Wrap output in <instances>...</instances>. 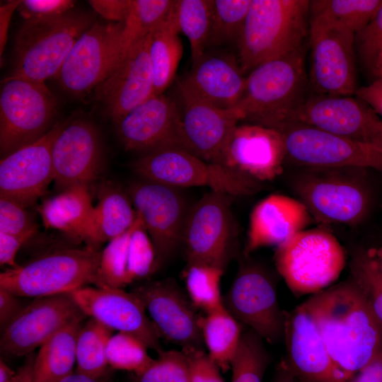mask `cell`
Here are the masks:
<instances>
[{
    "mask_svg": "<svg viewBox=\"0 0 382 382\" xmlns=\"http://www.w3.org/2000/svg\"><path fill=\"white\" fill-rule=\"evenodd\" d=\"M335 363L354 375L382 351V328L354 280L328 287L303 303Z\"/></svg>",
    "mask_w": 382,
    "mask_h": 382,
    "instance_id": "cell-1",
    "label": "cell"
},
{
    "mask_svg": "<svg viewBox=\"0 0 382 382\" xmlns=\"http://www.w3.org/2000/svg\"><path fill=\"white\" fill-rule=\"evenodd\" d=\"M308 84L300 50L254 68L234 108L242 120L282 132L296 122L308 98Z\"/></svg>",
    "mask_w": 382,
    "mask_h": 382,
    "instance_id": "cell-2",
    "label": "cell"
},
{
    "mask_svg": "<svg viewBox=\"0 0 382 382\" xmlns=\"http://www.w3.org/2000/svg\"><path fill=\"white\" fill-rule=\"evenodd\" d=\"M310 1L252 0L237 42L243 73L298 50L307 35Z\"/></svg>",
    "mask_w": 382,
    "mask_h": 382,
    "instance_id": "cell-3",
    "label": "cell"
},
{
    "mask_svg": "<svg viewBox=\"0 0 382 382\" xmlns=\"http://www.w3.org/2000/svg\"><path fill=\"white\" fill-rule=\"evenodd\" d=\"M301 168L292 179V187L316 221L355 225L366 217L371 204L363 174L366 169Z\"/></svg>",
    "mask_w": 382,
    "mask_h": 382,
    "instance_id": "cell-4",
    "label": "cell"
},
{
    "mask_svg": "<svg viewBox=\"0 0 382 382\" xmlns=\"http://www.w3.org/2000/svg\"><path fill=\"white\" fill-rule=\"evenodd\" d=\"M92 25L91 17L73 11L24 20L15 37L13 68L7 78L45 83L55 77L75 42Z\"/></svg>",
    "mask_w": 382,
    "mask_h": 382,
    "instance_id": "cell-5",
    "label": "cell"
},
{
    "mask_svg": "<svg viewBox=\"0 0 382 382\" xmlns=\"http://www.w3.org/2000/svg\"><path fill=\"white\" fill-rule=\"evenodd\" d=\"M99 248L53 250L17 268L0 274V288L21 297H44L71 293L94 284L99 286Z\"/></svg>",
    "mask_w": 382,
    "mask_h": 382,
    "instance_id": "cell-6",
    "label": "cell"
},
{
    "mask_svg": "<svg viewBox=\"0 0 382 382\" xmlns=\"http://www.w3.org/2000/svg\"><path fill=\"white\" fill-rule=\"evenodd\" d=\"M274 259L286 286L299 296L327 289L346 264V254L337 238L318 228L294 235L277 248Z\"/></svg>",
    "mask_w": 382,
    "mask_h": 382,
    "instance_id": "cell-7",
    "label": "cell"
},
{
    "mask_svg": "<svg viewBox=\"0 0 382 382\" xmlns=\"http://www.w3.org/2000/svg\"><path fill=\"white\" fill-rule=\"evenodd\" d=\"M133 168L143 179L177 188L205 186L232 197L250 196L260 190V182L178 147L144 153L134 162Z\"/></svg>",
    "mask_w": 382,
    "mask_h": 382,
    "instance_id": "cell-8",
    "label": "cell"
},
{
    "mask_svg": "<svg viewBox=\"0 0 382 382\" xmlns=\"http://www.w3.org/2000/svg\"><path fill=\"white\" fill-rule=\"evenodd\" d=\"M0 94V152L4 158L42 137L57 103L45 83L6 78Z\"/></svg>",
    "mask_w": 382,
    "mask_h": 382,
    "instance_id": "cell-9",
    "label": "cell"
},
{
    "mask_svg": "<svg viewBox=\"0 0 382 382\" xmlns=\"http://www.w3.org/2000/svg\"><path fill=\"white\" fill-rule=\"evenodd\" d=\"M286 160L300 167H351L382 172V149L295 122L282 132Z\"/></svg>",
    "mask_w": 382,
    "mask_h": 382,
    "instance_id": "cell-10",
    "label": "cell"
},
{
    "mask_svg": "<svg viewBox=\"0 0 382 382\" xmlns=\"http://www.w3.org/2000/svg\"><path fill=\"white\" fill-rule=\"evenodd\" d=\"M124 23H96L75 42L54 78L74 95L96 88L121 59Z\"/></svg>",
    "mask_w": 382,
    "mask_h": 382,
    "instance_id": "cell-11",
    "label": "cell"
},
{
    "mask_svg": "<svg viewBox=\"0 0 382 382\" xmlns=\"http://www.w3.org/2000/svg\"><path fill=\"white\" fill-rule=\"evenodd\" d=\"M231 199L211 190L190 207L182 241L187 266L207 265L224 270L234 236Z\"/></svg>",
    "mask_w": 382,
    "mask_h": 382,
    "instance_id": "cell-12",
    "label": "cell"
},
{
    "mask_svg": "<svg viewBox=\"0 0 382 382\" xmlns=\"http://www.w3.org/2000/svg\"><path fill=\"white\" fill-rule=\"evenodd\" d=\"M127 195L144 222L158 265L182 243L190 207L179 188L143 178L129 186Z\"/></svg>",
    "mask_w": 382,
    "mask_h": 382,
    "instance_id": "cell-13",
    "label": "cell"
},
{
    "mask_svg": "<svg viewBox=\"0 0 382 382\" xmlns=\"http://www.w3.org/2000/svg\"><path fill=\"white\" fill-rule=\"evenodd\" d=\"M311 69L316 94L352 96L356 85L355 34L338 25L309 18Z\"/></svg>",
    "mask_w": 382,
    "mask_h": 382,
    "instance_id": "cell-14",
    "label": "cell"
},
{
    "mask_svg": "<svg viewBox=\"0 0 382 382\" xmlns=\"http://www.w3.org/2000/svg\"><path fill=\"white\" fill-rule=\"evenodd\" d=\"M224 303L238 322L268 343H276L283 335L286 313L279 306L273 282L259 267L248 265L238 271Z\"/></svg>",
    "mask_w": 382,
    "mask_h": 382,
    "instance_id": "cell-15",
    "label": "cell"
},
{
    "mask_svg": "<svg viewBox=\"0 0 382 382\" xmlns=\"http://www.w3.org/2000/svg\"><path fill=\"white\" fill-rule=\"evenodd\" d=\"M86 316L69 293L35 298L1 332V354L27 356L57 331Z\"/></svg>",
    "mask_w": 382,
    "mask_h": 382,
    "instance_id": "cell-16",
    "label": "cell"
},
{
    "mask_svg": "<svg viewBox=\"0 0 382 382\" xmlns=\"http://www.w3.org/2000/svg\"><path fill=\"white\" fill-rule=\"evenodd\" d=\"M296 122L382 149V118L356 96H309Z\"/></svg>",
    "mask_w": 382,
    "mask_h": 382,
    "instance_id": "cell-17",
    "label": "cell"
},
{
    "mask_svg": "<svg viewBox=\"0 0 382 382\" xmlns=\"http://www.w3.org/2000/svg\"><path fill=\"white\" fill-rule=\"evenodd\" d=\"M287 366L306 382H340L354 376L332 359L320 332L303 303L286 313L284 333Z\"/></svg>",
    "mask_w": 382,
    "mask_h": 382,
    "instance_id": "cell-18",
    "label": "cell"
},
{
    "mask_svg": "<svg viewBox=\"0 0 382 382\" xmlns=\"http://www.w3.org/2000/svg\"><path fill=\"white\" fill-rule=\"evenodd\" d=\"M86 316L118 332L132 334L157 353L163 349L160 335L133 293L110 286H84L69 293Z\"/></svg>",
    "mask_w": 382,
    "mask_h": 382,
    "instance_id": "cell-19",
    "label": "cell"
},
{
    "mask_svg": "<svg viewBox=\"0 0 382 382\" xmlns=\"http://www.w3.org/2000/svg\"><path fill=\"white\" fill-rule=\"evenodd\" d=\"M132 293L144 305L160 336L180 346L185 354L202 349L201 317L175 284L152 282L137 286Z\"/></svg>",
    "mask_w": 382,
    "mask_h": 382,
    "instance_id": "cell-20",
    "label": "cell"
},
{
    "mask_svg": "<svg viewBox=\"0 0 382 382\" xmlns=\"http://www.w3.org/2000/svg\"><path fill=\"white\" fill-rule=\"evenodd\" d=\"M183 105L180 123L181 149L203 161L222 165L228 139L242 120L235 108L221 109L179 90Z\"/></svg>",
    "mask_w": 382,
    "mask_h": 382,
    "instance_id": "cell-21",
    "label": "cell"
},
{
    "mask_svg": "<svg viewBox=\"0 0 382 382\" xmlns=\"http://www.w3.org/2000/svg\"><path fill=\"white\" fill-rule=\"evenodd\" d=\"M67 121L57 123L42 137L0 161V197L32 205L54 180L52 147Z\"/></svg>",
    "mask_w": 382,
    "mask_h": 382,
    "instance_id": "cell-22",
    "label": "cell"
},
{
    "mask_svg": "<svg viewBox=\"0 0 382 382\" xmlns=\"http://www.w3.org/2000/svg\"><path fill=\"white\" fill-rule=\"evenodd\" d=\"M96 98L117 124L127 113L154 94V79L147 35L134 43L125 57L94 90Z\"/></svg>",
    "mask_w": 382,
    "mask_h": 382,
    "instance_id": "cell-23",
    "label": "cell"
},
{
    "mask_svg": "<svg viewBox=\"0 0 382 382\" xmlns=\"http://www.w3.org/2000/svg\"><path fill=\"white\" fill-rule=\"evenodd\" d=\"M181 110L163 93L154 94L116 124L120 139L127 151L144 153L166 147H180Z\"/></svg>",
    "mask_w": 382,
    "mask_h": 382,
    "instance_id": "cell-24",
    "label": "cell"
},
{
    "mask_svg": "<svg viewBox=\"0 0 382 382\" xmlns=\"http://www.w3.org/2000/svg\"><path fill=\"white\" fill-rule=\"evenodd\" d=\"M285 161L282 133L248 123L238 125L233 130L221 164L261 183L282 174Z\"/></svg>",
    "mask_w": 382,
    "mask_h": 382,
    "instance_id": "cell-25",
    "label": "cell"
},
{
    "mask_svg": "<svg viewBox=\"0 0 382 382\" xmlns=\"http://www.w3.org/2000/svg\"><path fill=\"white\" fill-rule=\"evenodd\" d=\"M54 180L63 191L88 185L99 174L101 150L94 126L84 120L67 122L52 147Z\"/></svg>",
    "mask_w": 382,
    "mask_h": 382,
    "instance_id": "cell-26",
    "label": "cell"
},
{
    "mask_svg": "<svg viewBox=\"0 0 382 382\" xmlns=\"http://www.w3.org/2000/svg\"><path fill=\"white\" fill-rule=\"evenodd\" d=\"M157 266L152 241L137 213L131 227L109 241L101 252L99 286L122 289L146 277Z\"/></svg>",
    "mask_w": 382,
    "mask_h": 382,
    "instance_id": "cell-27",
    "label": "cell"
},
{
    "mask_svg": "<svg viewBox=\"0 0 382 382\" xmlns=\"http://www.w3.org/2000/svg\"><path fill=\"white\" fill-rule=\"evenodd\" d=\"M245 79L238 61L228 53H207L177 81L178 90L221 109H232L244 91Z\"/></svg>",
    "mask_w": 382,
    "mask_h": 382,
    "instance_id": "cell-28",
    "label": "cell"
},
{
    "mask_svg": "<svg viewBox=\"0 0 382 382\" xmlns=\"http://www.w3.org/2000/svg\"><path fill=\"white\" fill-rule=\"evenodd\" d=\"M312 217L298 199L273 194L260 201L249 220L245 254L264 247L277 248L306 228Z\"/></svg>",
    "mask_w": 382,
    "mask_h": 382,
    "instance_id": "cell-29",
    "label": "cell"
},
{
    "mask_svg": "<svg viewBox=\"0 0 382 382\" xmlns=\"http://www.w3.org/2000/svg\"><path fill=\"white\" fill-rule=\"evenodd\" d=\"M38 212L46 228L61 231L91 246L94 207L87 185L71 187L46 199Z\"/></svg>",
    "mask_w": 382,
    "mask_h": 382,
    "instance_id": "cell-30",
    "label": "cell"
},
{
    "mask_svg": "<svg viewBox=\"0 0 382 382\" xmlns=\"http://www.w3.org/2000/svg\"><path fill=\"white\" fill-rule=\"evenodd\" d=\"M179 33L173 6L168 15L147 35L155 95L163 94L175 78L183 50Z\"/></svg>",
    "mask_w": 382,
    "mask_h": 382,
    "instance_id": "cell-31",
    "label": "cell"
},
{
    "mask_svg": "<svg viewBox=\"0 0 382 382\" xmlns=\"http://www.w3.org/2000/svg\"><path fill=\"white\" fill-rule=\"evenodd\" d=\"M83 320L64 327L40 347L35 359L34 382H59L73 372Z\"/></svg>",
    "mask_w": 382,
    "mask_h": 382,
    "instance_id": "cell-32",
    "label": "cell"
},
{
    "mask_svg": "<svg viewBox=\"0 0 382 382\" xmlns=\"http://www.w3.org/2000/svg\"><path fill=\"white\" fill-rule=\"evenodd\" d=\"M136 216L128 195L113 187L104 189L94 207L91 246L98 248L100 243L121 235L131 227Z\"/></svg>",
    "mask_w": 382,
    "mask_h": 382,
    "instance_id": "cell-33",
    "label": "cell"
},
{
    "mask_svg": "<svg viewBox=\"0 0 382 382\" xmlns=\"http://www.w3.org/2000/svg\"><path fill=\"white\" fill-rule=\"evenodd\" d=\"M208 355L222 371L231 368L242 335L239 322L224 307L200 318Z\"/></svg>",
    "mask_w": 382,
    "mask_h": 382,
    "instance_id": "cell-34",
    "label": "cell"
},
{
    "mask_svg": "<svg viewBox=\"0 0 382 382\" xmlns=\"http://www.w3.org/2000/svg\"><path fill=\"white\" fill-rule=\"evenodd\" d=\"M382 0L310 1L309 18L344 28L355 35L372 19Z\"/></svg>",
    "mask_w": 382,
    "mask_h": 382,
    "instance_id": "cell-35",
    "label": "cell"
},
{
    "mask_svg": "<svg viewBox=\"0 0 382 382\" xmlns=\"http://www.w3.org/2000/svg\"><path fill=\"white\" fill-rule=\"evenodd\" d=\"M113 331L90 318L82 326L77 338L76 371L100 376L112 369L108 364L107 349Z\"/></svg>",
    "mask_w": 382,
    "mask_h": 382,
    "instance_id": "cell-36",
    "label": "cell"
},
{
    "mask_svg": "<svg viewBox=\"0 0 382 382\" xmlns=\"http://www.w3.org/2000/svg\"><path fill=\"white\" fill-rule=\"evenodd\" d=\"M213 0H177L173 11L180 32L188 39L192 64L206 52Z\"/></svg>",
    "mask_w": 382,
    "mask_h": 382,
    "instance_id": "cell-37",
    "label": "cell"
},
{
    "mask_svg": "<svg viewBox=\"0 0 382 382\" xmlns=\"http://www.w3.org/2000/svg\"><path fill=\"white\" fill-rule=\"evenodd\" d=\"M174 1L173 0H131L129 10L124 22L120 62L134 43L145 37L158 23L168 15Z\"/></svg>",
    "mask_w": 382,
    "mask_h": 382,
    "instance_id": "cell-38",
    "label": "cell"
},
{
    "mask_svg": "<svg viewBox=\"0 0 382 382\" xmlns=\"http://www.w3.org/2000/svg\"><path fill=\"white\" fill-rule=\"evenodd\" d=\"M252 0H213L207 49L238 42Z\"/></svg>",
    "mask_w": 382,
    "mask_h": 382,
    "instance_id": "cell-39",
    "label": "cell"
},
{
    "mask_svg": "<svg viewBox=\"0 0 382 382\" xmlns=\"http://www.w3.org/2000/svg\"><path fill=\"white\" fill-rule=\"evenodd\" d=\"M270 362L264 340L252 330L243 332L231 361V382H262Z\"/></svg>",
    "mask_w": 382,
    "mask_h": 382,
    "instance_id": "cell-40",
    "label": "cell"
},
{
    "mask_svg": "<svg viewBox=\"0 0 382 382\" xmlns=\"http://www.w3.org/2000/svg\"><path fill=\"white\" fill-rule=\"evenodd\" d=\"M224 270L207 265L187 266L186 287L192 304L205 313L224 307L220 282Z\"/></svg>",
    "mask_w": 382,
    "mask_h": 382,
    "instance_id": "cell-41",
    "label": "cell"
},
{
    "mask_svg": "<svg viewBox=\"0 0 382 382\" xmlns=\"http://www.w3.org/2000/svg\"><path fill=\"white\" fill-rule=\"evenodd\" d=\"M350 277L364 295L382 328V272L372 251L360 250L354 254Z\"/></svg>",
    "mask_w": 382,
    "mask_h": 382,
    "instance_id": "cell-42",
    "label": "cell"
},
{
    "mask_svg": "<svg viewBox=\"0 0 382 382\" xmlns=\"http://www.w3.org/2000/svg\"><path fill=\"white\" fill-rule=\"evenodd\" d=\"M148 347L137 337L125 332H118L109 340L107 358L112 369L125 370L139 375L151 363L147 352Z\"/></svg>",
    "mask_w": 382,
    "mask_h": 382,
    "instance_id": "cell-43",
    "label": "cell"
},
{
    "mask_svg": "<svg viewBox=\"0 0 382 382\" xmlns=\"http://www.w3.org/2000/svg\"><path fill=\"white\" fill-rule=\"evenodd\" d=\"M190 374L187 354L175 349L162 350L143 372L134 374L132 382H189Z\"/></svg>",
    "mask_w": 382,
    "mask_h": 382,
    "instance_id": "cell-44",
    "label": "cell"
},
{
    "mask_svg": "<svg viewBox=\"0 0 382 382\" xmlns=\"http://www.w3.org/2000/svg\"><path fill=\"white\" fill-rule=\"evenodd\" d=\"M32 231H37V226L25 207L12 199L0 197V232L16 235Z\"/></svg>",
    "mask_w": 382,
    "mask_h": 382,
    "instance_id": "cell-45",
    "label": "cell"
},
{
    "mask_svg": "<svg viewBox=\"0 0 382 382\" xmlns=\"http://www.w3.org/2000/svg\"><path fill=\"white\" fill-rule=\"evenodd\" d=\"M369 69L382 50V4L369 23L355 35V47Z\"/></svg>",
    "mask_w": 382,
    "mask_h": 382,
    "instance_id": "cell-46",
    "label": "cell"
},
{
    "mask_svg": "<svg viewBox=\"0 0 382 382\" xmlns=\"http://www.w3.org/2000/svg\"><path fill=\"white\" fill-rule=\"evenodd\" d=\"M74 4L71 0H23L17 10L24 20L45 19L71 11Z\"/></svg>",
    "mask_w": 382,
    "mask_h": 382,
    "instance_id": "cell-47",
    "label": "cell"
},
{
    "mask_svg": "<svg viewBox=\"0 0 382 382\" xmlns=\"http://www.w3.org/2000/svg\"><path fill=\"white\" fill-rule=\"evenodd\" d=\"M186 354L190 359L189 382H224L221 369L203 349Z\"/></svg>",
    "mask_w": 382,
    "mask_h": 382,
    "instance_id": "cell-48",
    "label": "cell"
},
{
    "mask_svg": "<svg viewBox=\"0 0 382 382\" xmlns=\"http://www.w3.org/2000/svg\"><path fill=\"white\" fill-rule=\"evenodd\" d=\"M36 231L22 234H8L0 232V264L8 265L10 268L19 267L16 262V255L19 248L29 240Z\"/></svg>",
    "mask_w": 382,
    "mask_h": 382,
    "instance_id": "cell-49",
    "label": "cell"
},
{
    "mask_svg": "<svg viewBox=\"0 0 382 382\" xmlns=\"http://www.w3.org/2000/svg\"><path fill=\"white\" fill-rule=\"evenodd\" d=\"M88 2L103 18L112 23H124L131 0H90Z\"/></svg>",
    "mask_w": 382,
    "mask_h": 382,
    "instance_id": "cell-50",
    "label": "cell"
},
{
    "mask_svg": "<svg viewBox=\"0 0 382 382\" xmlns=\"http://www.w3.org/2000/svg\"><path fill=\"white\" fill-rule=\"evenodd\" d=\"M16 296L0 288V328L1 332L18 316L29 303Z\"/></svg>",
    "mask_w": 382,
    "mask_h": 382,
    "instance_id": "cell-51",
    "label": "cell"
},
{
    "mask_svg": "<svg viewBox=\"0 0 382 382\" xmlns=\"http://www.w3.org/2000/svg\"><path fill=\"white\" fill-rule=\"evenodd\" d=\"M355 96L369 105L382 118V81L374 80L358 88Z\"/></svg>",
    "mask_w": 382,
    "mask_h": 382,
    "instance_id": "cell-52",
    "label": "cell"
},
{
    "mask_svg": "<svg viewBox=\"0 0 382 382\" xmlns=\"http://www.w3.org/2000/svg\"><path fill=\"white\" fill-rule=\"evenodd\" d=\"M352 382H382V351L358 371Z\"/></svg>",
    "mask_w": 382,
    "mask_h": 382,
    "instance_id": "cell-53",
    "label": "cell"
},
{
    "mask_svg": "<svg viewBox=\"0 0 382 382\" xmlns=\"http://www.w3.org/2000/svg\"><path fill=\"white\" fill-rule=\"evenodd\" d=\"M21 1L12 0L0 6V59L2 60L5 45L7 42L9 23L16 9H18Z\"/></svg>",
    "mask_w": 382,
    "mask_h": 382,
    "instance_id": "cell-54",
    "label": "cell"
},
{
    "mask_svg": "<svg viewBox=\"0 0 382 382\" xmlns=\"http://www.w3.org/2000/svg\"><path fill=\"white\" fill-rule=\"evenodd\" d=\"M36 355L34 352L26 356L23 364L16 371L11 382H34V364Z\"/></svg>",
    "mask_w": 382,
    "mask_h": 382,
    "instance_id": "cell-55",
    "label": "cell"
},
{
    "mask_svg": "<svg viewBox=\"0 0 382 382\" xmlns=\"http://www.w3.org/2000/svg\"><path fill=\"white\" fill-rule=\"evenodd\" d=\"M112 369L100 376H91L77 371L72 372L59 382H113Z\"/></svg>",
    "mask_w": 382,
    "mask_h": 382,
    "instance_id": "cell-56",
    "label": "cell"
},
{
    "mask_svg": "<svg viewBox=\"0 0 382 382\" xmlns=\"http://www.w3.org/2000/svg\"><path fill=\"white\" fill-rule=\"evenodd\" d=\"M295 380V376L283 360L278 365L272 382H294Z\"/></svg>",
    "mask_w": 382,
    "mask_h": 382,
    "instance_id": "cell-57",
    "label": "cell"
},
{
    "mask_svg": "<svg viewBox=\"0 0 382 382\" xmlns=\"http://www.w3.org/2000/svg\"><path fill=\"white\" fill-rule=\"evenodd\" d=\"M374 80L382 81V50L369 68Z\"/></svg>",
    "mask_w": 382,
    "mask_h": 382,
    "instance_id": "cell-58",
    "label": "cell"
},
{
    "mask_svg": "<svg viewBox=\"0 0 382 382\" xmlns=\"http://www.w3.org/2000/svg\"><path fill=\"white\" fill-rule=\"evenodd\" d=\"M16 371L12 370L5 361L0 359V382H11Z\"/></svg>",
    "mask_w": 382,
    "mask_h": 382,
    "instance_id": "cell-59",
    "label": "cell"
},
{
    "mask_svg": "<svg viewBox=\"0 0 382 382\" xmlns=\"http://www.w3.org/2000/svg\"><path fill=\"white\" fill-rule=\"evenodd\" d=\"M374 255L376 260L378 267L382 272V248L378 249L377 250L372 251Z\"/></svg>",
    "mask_w": 382,
    "mask_h": 382,
    "instance_id": "cell-60",
    "label": "cell"
},
{
    "mask_svg": "<svg viewBox=\"0 0 382 382\" xmlns=\"http://www.w3.org/2000/svg\"><path fill=\"white\" fill-rule=\"evenodd\" d=\"M294 382H306V381H301V380L297 379V378H296V380H295Z\"/></svg>",
    "mask_w": 382,
    "mask_h": 382,
    "instance_id": "cell-61",
    "label": "cell"
},
{
    "mask_svg": "<svg viewBox=\"0 0 382 382\" xmlns=\"http://www.w3.org/2000/svg\"><path fill=\"white\" fill-rule=\"evenodd\" d=\"M340 382H352V381L350 379V380H346V381H340Z\"/></svg>",
    "mask_w": 382,
    "mask_h": 382,
    "instance_id": "cell-62",
    "label": "cell"
}]
</instances>
